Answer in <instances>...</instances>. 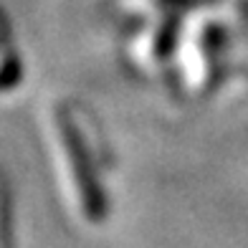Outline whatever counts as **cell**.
<instances>
[{
    "label": "cell",
    "mask_w": 248,
    "mask_h": 248,
    "mask_svg": "<svg viewBox=\"0 0 248 248\" xmlns=\"http://www.w3.org/2000/svg\"><path fill=\"white\" fill-rule=\"evenodd\" d=\"M51 132H53L56 157H59V165H61V180H63V187L69 193L76 213L86 223L101 220V216H104V200H101V190L96 187V180L92 172L86 142L66 109H59V107L53 109Z\"/></svg>",
    "instance_id": "1"
},
{
    "label": "cell",
    "mask_w": 248,
    "mask_h": 248,
    "mask_svg": "<svg viewBox=\"0 0 248 248\" xmlns=\"http://www.w3.org/2000/svg\"><path fill=\"white\" fill-rule=\"evenodd\" d=\"M223 23L210 20L205 16H195L185 26V36L180 41V56L185 66V78L193 86H202L213 69V56L218 51V43L223 38Z\"/></svg>",
    "instance_id": "2"
},
{
    "label": "cell",
    "mask_w": 248,
    "mask_h": 248,
    "mask_svg": "<svg viewBox=\"0 0 248 248\" xmlns=\"http://www.w3.org/2000/svg\"><path fill=\"white\" fill-rule=\"evenodd\" d=\"M175 41V20L170 13H162L152 26H147L137 41H134V56L144 66H155L167 59V53L172 51Z\"/></svg>",
    "instance_id": "3"
},
{
    "label": "cell",
    "mask_w": 248,
    "mask_h": 248,
    "mask_svg": "<svg viewBox=\"0 0 248 248\" xmlns=\"http://www.w3.org/2000/svg\"><path fill=\"white\" fill-rule=\"evenodd\" d=\"M8 205H5V195L0 187V248H8Z\"/></svg>",
    "instance_id": "4"
}]
</instances>
